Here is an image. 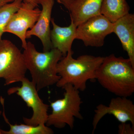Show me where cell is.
Instances as JSON below:
<instances>
[{"label":"cell","mask_w":134,"mask_h":134,"mask_svg":"<svg viewBox=\"0 0 134 134\" xmlns=\"http://www.w3.org/2000/svg\"><path fill=\"white\" fill-rule=\"evenodd\" d=\"M96 79L117 97H128L134 92V66L129 58L114 54L104 57L96 71Z\"/></svg>","instance_id":"1"},{"label":"cell","mask_w":134,"mask_h":134,"mask_svg":"<svg viewBox=\"0 0 134 134\" xmlns=\"http://www.w3.org/2000/svg\"><path fill=\"white\" fill-rule=\"evenodd\" d=\"M73 54L72 50H69L58 62L57 72L60 79L56 85L62 88L65 85L70 84L79 91H84L88 80H96V71L104 57L83 55L75 59Z\"/></svg>","instance_id":"2"},{"label":"cell","mask_w":134,"mask_h":134,"mask_svg":"<svg viewBox=\"0 0 134 134\" xmlns=\"http://www.w3.org/2000/svg\"><path fill=\"white\" fill-rule=\"evenodd\" d=\"M27 70L30 71L32 81L38 91L56 84L60 79L57 66L63 57L56 48L43 53L39 52L30 41L27 43L23 53Z\"/></svg>","instance_id":"3"},{"label":"cell","mask_w":134,"mask_h":134,"mask_svg":"<svg viewBox=\"0 0 134 134\" xmlns=\"http://www.w3.org/2000/svg\"><path fill=\"white\" fill-rule=\"evenodd\" d=\"M65 92L64 97L50 103L52 111L48 115L46 124L47 126H53L62 129L68 125L72 129L74 125L75 118L82 120L81 105L82 103L79 91L70 84L62 87Z\"/></svg>","instance_id":"4"},{"label":"cell","mask_w":134,"mask_h":134,"mask_svg":"<svg viewBox=\"0 0 134 134\" xmlns=\"http://www.w3.org/2000/svg\"><path fill=\"white\" fill-rule=\"evenodd\" d=\"M27 70L21 50L9 40H0V78L5 79V85L21 82Z\"/></svg>","instance_id":"5"},{"label":"cell","mask_w":134,"mask_h":134,"mask_svg":"<svg viewBox=\"0 0 134 134\" xmlns=\"http://www.w3.org/2000/svg\"><path fill=\"white\" fill-rule=\"evenodd\" d=\"M21 86L13 87L8 90V95L16 94L32 109L33 114L30 118L24 117L26 125L37 126L46 124L48 117L49 106L45 104L38 96L36 85L32 81L25 77L21 81Z\"/></svg>","instance_id":"6"},{"label":"cell","mask_w":134,"mask_h":134,"mask_svg":"<svg viewBox=\"0 0 134 134\" xmlns=\"http://www.w3.org/2000/svg\"><path fill=\"white\" fill-rule=\"evenodd\" d=\"M113 23L103 15L91 18L77 26L76 39L86 46H103L106 37L113 32Z\"/></svg>","instance_id":"7"},{"label":"cell","mask_w":134,"mask_h":134,"mask_svg":"<svg viewBox=\"0 0 134 134\" xmlns=\"http://www.w3.org/2000/svg\"><path fill=\"white\" fill-rule=\"evenodd\" d=\"M36 7L31 3L23 1L19 9L12 15L4 29V32L14 34L20 39L24 49L27 46L26 32L34 26L41 13V10Z\"/></svg>","instance_id":"8"},{"label":"cell","mask_w":134,"mask_h":134,"mask_svg":"<svg viewBox=\"0 0 134 134\" xmlns=\"http://www.w3.org/2000/svg\"><path fill=\"white\" fill-rule=\"evenodd\" d=\"M92 126L93 134L100 120L107 114L112 115L121 123L130 121L134 127V104L127 97H117L111 99L108 105L100 104L95 110Z\"/></svg>","instance_id":"9"},{"label":"cell","mask_w":134,"mask_h":134,"mask_svg":"<svg viewBox=\"0 0 134 134\" xmlns=\"http://www.w3.org/2000/svg\"><path fill=\"white\" fill-rule=\"evenodd\" d=\"M39 3L42 6L41 13L34 26L26 32V37H37L42 43L43 52H47L53 48L50 40V23L54 0H39Z\"/></svg>","instance_id":"10"},{"label":"cell","mask_w":134,"mask_h":134,"mask_svg":"<svg viewBox=\"0 0 134 134\" xmlns=\"http://www.w3.org/2000/svg\"><path fill=\"white\" fill-rule=\"evenodd\" d=\"M113 33L117 35L134 66V15L129 13L113 23Z\"/></svg>","instance_id":"11"},{"label":"cell","mask_w":134,"mask_h":134,"mask_svg":"<svg viewBox=\"0 0 134 134\" xmlns=\"http://www.w3.org/2000/svg\"><path fill=\"white\" fill-rule=\"evenodd\" d=\"M51 23L53 29L50 31V40L53 48H56L65 56L69 50H72L73 42L76 39L77 26L71 20L69 26L62 27L55 23L54 18Z\"/></svg>","instance_id":"12"},{"label":"cell","mask_w":134,"mask_h":134,"mask_svg":"<svg viewBox=\"0 0 134 134\" xmlns=\"http://www.w3.org/2000/svg\"><path fill=\"white\" fill-rule=\"evenodd\" d=\"M103 0H74L69 11L70 19L77 26L88 19L101 14Z\"/></svg>","instance_id":"13"},{"label":"cell","mask_w":134,"mask_h":134,"mask_svg":"<svg viewBox=\"0 0 134 134\" xmlns=\"http://www.w3.org/2000/svg\"><path fill=\"white\" fill-rule=\"evenodd\" d=\"M129 11L126 0H103L100 14L114 23L129 14Z\"/></svg>","instance_id":"14"},{"label":"cell","mask_w":134,"mask_h":134,"mask_svg":"<svg viewBox=\"0 0 134 134\" xmlns=\"http://www.w3.org/2000/svg\"><path fill=\"white\" fill-rule=\"evenodd\" d=\"M1 103L3 107V116L5 122L9 125L10 129L8 131H4L2 130V134H52L53 131L46 124L32 126L26 124L12 125L10 122L5 115L4 110V99L2 97L0 98Z\"/></svg>","instance_id":"15"},{"label":"cell","mask_w":134,"mask_h":134,"mask_svg":"<svg viewBox=\"0 0 134 134\" xmlns=\"http://www.w3.org/2000/svg\"><path fill=\"white\" fill-rule=\"evenodd\" d=\"M23 0H14L0 7V40L4 32V29L12 15L16 12L21 7Z\"/></svg>","instance_id":"16"},{"label":"cell","mask_w":134,"mask_h":134,"mask_svg":"<svg viewBox=\"0 0 134 134\" xmlns=\"http://www.w3.org/2000/svg\"><path fill=\"white\" fill-rule=\"evenodd\" d=\"M118 133L119 134H134V127L130 124L126 122L121 123L118 127Z\"/></svg>","instance_id":"17"},{"label":"cell","mask_w":134,"mask_h":134,"mask_svg":"<svg viewBox=\"0 0 134 134\" xmlns=\"http://www.w3.org/2000/svg\"><path fill=\"white\" fill-rule=\"evenodd\" d=\"M57 2L60 4H62L68 10L69 9L70 5L74 0H56Z\"/></svg>","instance_id":"18"},{"label":"cell","mask_w":134,"mask_h":134,"mask_svg":"<svg viewBox=\"0 0 134 134\" xmlns=\"http://www.w3.org/2000/svg\"><path fill=\"white\" fill-rule=\"evenodd\" d=\"M39 0H23L24 2H30L32 3L34 5H36V7H37L39 3Z\"/></svg>","instance_id":"19"},{"label":"cell","mask_w":134,"mask_h":134,"mask_svg":"<svg viewBox=\"0 0 134 134\" xmlns=\"http://www.w3.org/2000/svg\"><path fill=\"white\" fill-rule=\"evenodd\" d=\"M14 0H0V7L9 3L12 2Z\"/></svg>","instance_id":"20"},{"label":"cell","mask_w":134,"mask_h":134,"mask_svg":"<svg viewBox=\"0 0 134 134\" xmlns=\"http://www.w3.org/2000/svg\"><path fill=\"white\" fill-rule=\"evenodd\" d=\"M2 113V111L0 110V116H1V114ZM1 130V129H0V134H2V133Z\"/></svg>","instance_id":"21"}]
</instances>
